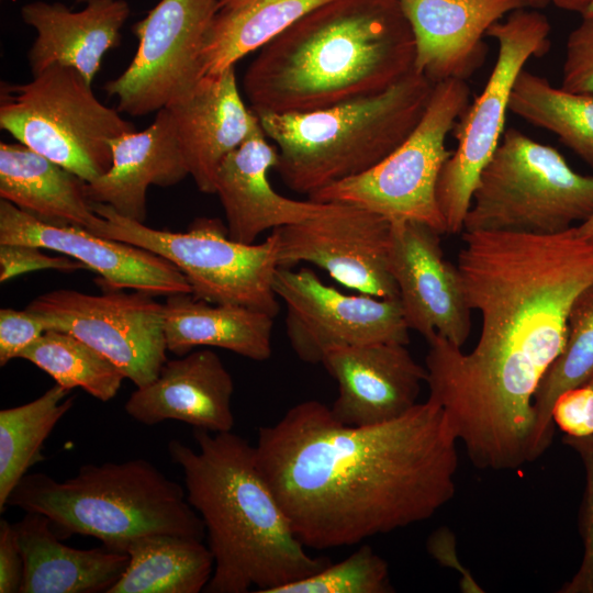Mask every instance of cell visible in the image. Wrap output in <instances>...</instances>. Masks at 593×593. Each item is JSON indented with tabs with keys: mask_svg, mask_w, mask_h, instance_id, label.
I'll return each instance as SVG.
<instances>
[{
	"mask_svg": "<svg viewBox=\"0 0 593 593\" xmlns=\"http://www.w3.org/2000/svg\"><path fill=\"white\" fill-rule=\"evenodd\" d=\"M457 267L481 315L473 349L426 339L427 400L470 461L511 470L534 461L536 391L567 339L577 296L593 284V243L575 226L552 235L463 232Z\"/></svg>",
	"mask_w": 593,
	"mask_h": 593,
	"instance_id": "6da1fadb",
	"label": "cell"
},
{
	"mask_svg": "<svg viewBox=\"0 0 593 593\" xmlns=\"http://www.w3.org/2000/svg\"><path fill=\"white\" fill-rule=\"evenodd\" d=\"M458 440L427 400L387 423L349 426L316 400L260 427L261 474L309 548L357 545L426 521L455 495Z\"/></svg>",
	"mask_w": 593,
	"mask_h": 593,
	"instance_id": "7a4b0ae2",
	"label": "cell"
},
{
	"mask_svg": "<svg viewBox=\"0 0 593 593\" xmlns=\"http://www.w3.org/2000/svg\"><path fill=\"white\" fill-rule=\"evenodd\" d=\"M414 59L399 0H326L259 49L243 88L256 114L311 112L387 90Z\"/></svg>",
	"mask_w": 593,
	"mask_h": 593,
	"instance_id": "3957f363",
	"label": "cell"
},
{
	"mask_svg": "<svg viewBox=\"0 0 593 593\" xmlns=\"http://www.w3.org/2000/svg\"><path fill=\"white\" fill-rule=\"evenodd\" d=\"M198 449L177 439L170 459L182 469L189 504L200 515L214 568L208 593H270L327 567L298 539L261 474L255 447L233 432L195 428Z\"/></svg>",
	"mask_w": 593,
	"mask_h": 593,
	"instance_id": "277c9868",
	"label": "cell"
},
{
	"mask_svg": "<svg viewBox=\"0 0 593 593\" xmlns=\"http://www.w3.org/2000/svg\"><path fill=\"white\" fill-rule=\"evenodd\" d=\"M8 505L46 516L65 535L90 536L104 547L126 552L136 539L158 534L203 540L204 524L186 490L148 460L83 465L57 481L26 473Z\"/></svg>",
	"mask_w": 593,
	"mask_h": 593,
	"instance_id": "5b68a950",
	"label": "cell"
},
{
	"mask_svg": "<svg viewBox=\"0 0 593 593\" xmlns=\"http://www.w3.org/2000/svg\"><path fill=\"white\" fill-rule=\"evenodd\" d=\"M434 86L413 68L376 94L311 112L257 114L278 148L275 169L288 188L307 197L366 172L412 133Z\"/></svg>",
	"mask_w": 593,
	"mask_h": 593,
	"instance_id": "8992f818",
	"label": "cell"
},
{
	"mask_svg": "<svg viewBox=\"0 0 593 593\" xmlns=\"http://www.w3.org/2000/svg\"><path fill=\"white\" fill-rule=\"evenodd\" d=\"M593 215V176L511 127L482 170L463 232L552 235Z\"/></svg>",
	"mask_w": 593,
	"mask_h": 593,
	"instance_id": "52a82bcc",
	"label": "cell"
},
{
	"mask_svg": "<svg viewBox=\"0 0 593 593\" xmlns=\"http://www.w3.org/2000/svg\"><path fill=\"white\" fill-rule=\"evenodd\" d=\"M0 127L86 182L110 169V139L135 131L76 69L58 65L24 83H1Z\"/></svg>",
	"mask_w": 593,
	"mask_h": 593,
	"instance_id": "ba28073f",
	"label": "cell"
},
{
	"mask_svg": "<svg viewBox=\"0 0 593 593\" xmlns=\"http://www.w3.org/2000/svg\"><path fill=\"white\" fill-rule=\"evenodd\" d=\"M99 221L88 231L131 244L172 262L187 278L192 294L214 304H235L275 317L279 312L273 279L279 268L275 231L260 244L228 236L217 219H195L184 233L160 231L91 202Z\"/></svg>",
	"mask_w": 593,
	"mask_h": 593,
	"instance_id": "9c48e42d",
	"label": "cell"
},
{
	"mask_svg": "<svg viewBox=\"0 0 593 593\" xmlns=\"http://www.w3.org/2000/svg\"><path fill=\"white\" fill-rule=\"evenodd\" d=\"M466 80L434 86L429 102L412 133L390 155L366 172L309 195L315 202L350 203L390 223L413 221L446 234L436 187L451 152L447 135L469 104Z\"/></svg>",
	"mask_w": 593,
	"mask_h": 593,
	"instance_id": "30bf717a",
	"label": "cell"
},
{
	"mask_svg": "<svg viewBox=\"0 0 593 593\" xmlns=\"http://www.w3.org/2000/svg\"><path fill=\"white\" fill-rule=\"evenodd\" d=\"M550 30L546 15L521 8L486 31L497 43L495 64L483 90L454 126L457 147L444 164L436 187L448 234L463 231L479 177L504 133L515 80L528 59L548 51Z\"/></svg>",
	"mask_w": 593,
	"mask_h": 593,
	"instance_id": "8fae6325",
	"label": "cell"
},
{
	"mask_svg": "<svg viewBox=\"0 0 593 593\" xmlns=\"http://www.w3.org/2000/svg\"><path fill=\"white\" fill-rule=\"evenodd\" d=\"M217 12L219 0H160L135 23L136 53L104 86L118 110L146 115L190 93L203 77L202 48Z\"/></svg>",
	"mask_w": 593,
	"mask_h": 593,
	"instance_id": "7c38bea8",
	"label": "cell"
},
{
	"mask_svg": "<svg viewBox=\"0 0 593 593\" xmlns=\"http://www.w3.org/2000/svg\"><path fill=\"white\" fill-rule=\"evenodd\" d=\"M26 310L42 316L48 329L70 333L94 348L136 387L156 379L167 361L164 304L150 293L57 289L35 298Z\"/></svg>",
	"mask_w": 593,
	"mask_h": 593,
	"instance_id": "4fadbf2b",
	"label": "cell"
},
{
	"mask_svg": "<svg viewBox=\"0 0 593 593\" xmlns=\"http://www.w3.org/2000/svg\"><path fill=\"white\" fill-rule=\"evenodd\" d=\"M273 290L287 307L286 333L292 350L304 362L320 363L336 346L410 342L399 298L346 294L307 268L279 267Z\"/></svg>",
	"mask_w": 593,
	"mask_h": 593,
	"instance_id": "5bb4252c",
	"label": "cell"
},
{
	"mask_svg": "<svg viewBox=\"0 0 593 593\" xmlns=\"http://www.w3.org/2000/svg\"><path fill=\"white\" fill-rule=\"evenodd\" d=\"M324 203L318 214L273 230L279 267L310 262L360 293L399 298L389 266L391 223L350 203Z\"/></svg>",
	"mask_w": 593,
	"mask_h": 593,
	"instance_id": "9a60e30c",
	"label": "cell"
},
{
	"mask_svg": "<svg viewBox=\"0 0 593 593\" xmlns=\"http://www.w3.org/2000/svg\"><path fill=\"white\" fill-rule=\"evenodd\" d=\"M440 235L418 222L391 223L389 266L409 328L425 339L438 334L461 348L472 310L458 267L444 256Z\"/></svg>",
	"mask_w": 593,
	"mask_h": 593,
	"instance_id": "2e32d148",
	"label": "cell"
},
{
	"mask_svg": "<svg viewBox=\"0 0 593 593\" xmlns=\"http://www.w3.org/2000/svg\"><path fill=\"white\" fill-rule=\"evenodd\" d=\"M0 244L33 245L69 256L97 272L105 290L192 293L186 276L164 257L83 227L45 223L4 199L0 200Z\"/></svg>",
	"mask_w": 593,
	"mask_h": 593,
	"instance_id": "e0dca14e",
	"label": "cell"
},
{
	"mask_svg": "<svg viewBox=\"0 0 593 593\" xmlns=\"http://www.w3.org/2000/svg\"><path fill=\"white\" fill-rule=\"evenodd\" d=\"M337 383L331 412L349 426H369L395 419L417 404L426 369L406 345L371 343L336 346L321 361Z\"/></svg>",
	"mask_w": 593,
	"mask_h": 593,
	"instance_id": "ac0fdd59",
	"label": "cell"
},
{
	"mask_svg": "<svg viewBox=\"0 0 593 593\" xmlns=\"http://www.w3.org/2000/svg\"><path fill=\"white\" fill-rule=\"evenodd\" d=\"M415 43L414 70L436 85L466 80L483 63L486 31L528 0H399Z\"/></svg>",
	"mask_w": 593,
	"mask_h": 593,
	"instance_id": "d6986e66",
	"label": "cell"
},
{
	"mask_svg": "<svg viewBox=\"0 0 593 593\" xmlns=\"http://www.w3.org/2000/svg\"><path fill=\"white\" fill-rule=\"evenodd\" d=\"M166 108L189 175L201 192L215 193L221 163L260 127L240 97L235 66L203 76L190 93Z\"/></svg>",
	"mask_w": 593,
	"mask_h": 593,
	"instance_id": "ffe728a7",
	"label": "cell"
},
{
	"mask_svg": "<svg viewBox=\"0 0 593 593\" xmlns=\"http://www.w3.org/2000/svg\"><path fill=\"white\" fill-rule=\"evenodd\" d=\"M234 382L211 349L167 360L156 379L136 387L124 409L134 421L152 426L171 419L210 433L232 432Z\"/></svg>",
	"mask_w": 593,
	"mask_h": 593,
	"instance_id": "44dd1931",
	"label": "cell"
},
{
	"mask_svg": "<svg viewBox=\"0 0 593 593\" xmlns=\"http://www.w3.org/2000/svg\"><path fill=\"white\" fill-rule=\"evenodd\" d=\"M277 161L278 149L268 143L260 125L221 163L215 193L233 240L254 244L257 236L269 228L299 223L324 210V202L292 200L271 187L268 175Z\"/></svg>",
	"mask_w": 593,
	"mask_h": 593,
	"instance_id": "7402d4cb",
	"label": "cell"
},
{
	"mask_svg": "<svg viewBox=\"0 0 593 593\" xmlns=\"http://www.w3.org/2000/svg\"><path fill=\"white\" fill-rule=\"evenodd\" d=\"M128 15L125 0H91L80 11L60 2L24 4L22 20L36 32L27 53L32 76L58 65L76 69L92 85L105 53L120 45Z\"/></svg>",
	"mask_w": 593,
	"mask_h": 593,
	"instance_id": "603a6c76",
	"label": "cell"
},
{
	"mask_svg": "<svg viewBox=\"0 0 593 593\" xmlns=\"http://www.w3.org/2000/svg\"><path fill=\"white\" fill-rule=\"evenodd\" d=\"M110 146L112 165L105 174L86 183V197L144 223L148 187H170L189 175L169 110H159L145 130L110 139Z\"/></svg>",
	"mask_w": 593,
	"mask_h": 593,
	"instance_id": "cb8c5ba5",
	"label": "cell"
},
{
	"mask_svg": "<svg viewBox=\"0 0 593 593\" xmlns=\"http://www.w3.org/2000/svg\"><path fill=\"white\" fill-rule=\"evenodd\" d=\"M14 527L24 563L19 593H107L128 562L126 552L63 544L38 513H26Z\"/></svg>",
	"mask_w": 593,
	"mask_h": 593,
	"instance_id": "d4e9b609",
	"label": "cell"
},
{
	"mask_svg": "<svg viewBox=\"0 0 593 593\" xmlns=\"http://www.w3.org/2000/svg\"><path fill=\"white\" fill-rule=\"evenodd\" d=\"M273 317L250 307L214 304L192 293L167 295L164 332L167 350L177 356L197 346H212L256 361L272 353Z\"/></svg>",
	"mask_w": 593,
	"mask_h": 593,
	"instance_id": "484cf974",
	"label": "cell"
},
{
	"mask_svg": "<svg viewBox=\"0 0 593 593\" xmlns=\"http://www.w3.org/2000/svg\"><path fill=\"white\" fill-rule=\"evenodd\" d=\"M86 181L21 143L0 144V197L54 225L89 230L100 219L87 199Z\"/></svg>",
	"mask_w": 593,
	"mask_h": 593,
	"instance_id": "4316f807",
	"label": "cell"
},
{
	"mask_svg": "<svg viewBox=\"0 0 593 593\" xmlns=\"http://www.w3.org/2000/svg\"><path fill=\"white\" fill-rule=\"evenodd\" d=\"M127 566L107 593H199L214 568L202 540L168 534L148 535L126 549Z\"/></svg>",
	"mask_w": 593,
	"mask_h": 593,
	"instance_id": "83f0119b",
	"label": "cell"
},
{
	"mask_svg": "<svg viewBox=\"0 0 593 593\" xmlns=\"http://www.w3.org/2000/svg\"><path fill=\"white\" fill-rule=\"evenodd\" d=\"M326 0H255L232 11H219L204 40L203 76L219 74L260 49Z\"/></svg>",
	"mask_w": 593,
	"mask_h": 593,
	"instance_id": "f1b7e54d",
	"label": "cell"
},
{
	"mask_svg": "<svg viewBox=\"0 0 593 593\" xmlns=\"http://www.w3.org/2000/svg\"><path fill=\"white\" fill-rule=\"evenodd\" d=\"M70 390L56 383L25 404L0 411V512L29 469L43 459L42 448L60 418L72 407Z\"/></svg>",
	"mask_w": 593,
	"mask_h": 593,
	"instance_id": "f546056e",
	"label": "cell"
},
{
	"mask_svg": "<svg viewBox=\"0 0 593 593\" xmlns=\"http://www.w3.org/2000/svg\"><path fill=\"white\" fill-rule=\"evenodd\" d=\"M508 110L547 130L593 166V94L553 87L545 77L523 69L514 83Z\"/></svg>",
	"mask_w": 593,
	"mask_h": 593,
	"instance_id": "4dcf8cb0",
	"label": "cell"
},
{
	"mask_svg": "<svg viewBox=\"0 0 593 593\" xmlns=\"http://www.w3.org/2000/svg\"><path fill=\"white\" fill-rule=\"evenodd\" d=\"M593 376V284L574 300L567 322L563 350L542 378L535 398L534 460L551 444L555 424L552 407L563 392Z\"/></svg>",
	"mask_w": 593,
	"mask_h": 593,
	"instance_id": "1f68e13d",
	"label": "cell"
},
{
	"mask_svg": "<svg viewBox=\"0 0 593 593\" xmlns=\"http://www.w3.org/2000/svg\"><path fill=\"white\" fill-rule=\"evenodd\" d=\"M20 358L34 363L67 390L81 388L102 402L113 399L125 379L102 354L58 329L46 331Z\"/></svg>",
	"mask_w": 593,
	"mask_h": 593,
	"instance_id": "d6a6232c",
	"label": "cell"
},
{
	"mask_svg": "<svg viewBox=\"0 0 593 593\" xmlns=\"http://www.w3.org/2000/svg\"><path fill=\"white\" fill-rule=\"evenodd\" d=\"M393 592L387 561L370 546H360L346 559L270 593H389Z\"/></svg>",
	"mask_w": 593,
	"mask_h": 593,
	"instance_id": "836d02e7",
	"label": "cell"
},
{
	"mask_svg": "<svg viewBox=\"0 0 593 593\" xmlns=\"http://www.w3.org/2000/svg\"><path fill=\"white\" fill-rule=\"evenodd\" d=\"M563 441L580 456L585 470V491L580 514L583 558L575 574L560 593H593V437H563Z\"/></svg>",
	"mask_w": 593,
	"mask_h": 593,
	"instance_id": "e575fe53",
	"label": "cell"
},
{
	"mask_svg": "<svg viewBox=\"0 0 593 593\" xmlns=\"http://www.w3.org/2000/svg\"><path fill=\"white\" fill-rule=\"evenodd\" d=\"M566 91L593 94V22H582L569 34L561 86Z\"/></svg>",
	"mask_w": 593,
	"mask_h": 593,
	"instance_id": "d590c367",
	"label": "cell"
},
{
	"mask_svg": "<svg viewBox=\"0 0 593 593\" xmlns=\"http://www.w3.org/2000/svg\"><path fill=\"white\" fill-rule=\"evenodd\" d=\"M41 247L25 244H0V281L35 270L71 272L87 267L69 256H49Z\"/></svg>",
	"mask_w": 593,
	"mask_h": 593,
	"instance_id": "8d00e7d4",
	"label": "cell"
},
{
	"mask_svg": "<svg viewBox=\"0 0 593 593\" xmlns=\"http://www.w3.org/2000/svg\"><path fill=\"white\" fill-rule=\"evenodd\" d=\"M552 421L566 437H593V376L558 396Z\"/></svg>",
	"mask_w": 593,
	"mask_h": 593,
	"instance_id": "74e56055",
	"label": "cell"
},
{
	"mask_svg": "<svg viewBox=\"0 0 593 593\" xmlns=\"http://www.w3.org/2000/svg\"><path fill=\"white\" fill-rule=\"evenodd\" d=\"M48 325L44 318L33 312L13 309L0 310V366L20 358V355L37 340Z\"/></svg>",
	"mask_w": 593,
	"mask_h": 593,
	"instance_id": "f35d334b",
	"label": "cell"
},
{
	"mask_svg": "<svg viewBox=\"0 0 593 593\" xmlns=\"http://www.w3.org/2000/svg\"><path fill=\"white\" fill-rule=\"evenodd\" d=\"M428 555L443 567L456 570L460 574V589L463 593H483L471 572L461 563L457 553L456 536L448 527L435 529L427 538Z\"/></svg>",
	"mask_w": 593,
	"mask_h": 593,
	"instance_id": "ab89813d",
	"label": "cell"
},
{
	"mask_svg": "<svg viewBox=\"0 0 593 593\" xmlns=\"http://www.w3.org/2000/svg\"><path fill=\"white\" fill-rule=\"evenodd\" d=\"M23 557L14 524L0 521V593H18L23 579Z\"/></svg>",
	"mask_w": 593,
	"mask_h": 593,
	"instance_id": "60d3db41",
	"label": "cell"
},
{
	"mask_svg": "<svg viewBox=\"0 0 593 593\" xmlns=\"http://www.w3.org/2000/svg\"><path fill=\"white\" fill-rule=\"evenodd\" d=\"M550 2L559 9L581 14L593 0H550Z\"/></svg>",
	"mask_w": 593,
	"mask_h": 593,
	"instance_id": "b9f144b4",
	"label": "cell"
},
{
	"mask_svg": "<svg viewBox=\"0 0 593 593\" xmlns=\"http://www.w3.org/2000/svg\"><path fill=\"white\" fill-rule=\"evenodd\" d=\"M575 231L581 237L593 243V215L577 225Z\"/></svg>",
	"mask_w": 593,
	"mask_h": 593,
	"instance_id": "7bdbcfd3",
	"label": "cell"
},
{
	"mask_svg": "<svg viewBox=\"0 0 593 593\" xmlns=\"http://www.w3.org/2000/svg\"><path fill=\"white\" fill-rule=\"evenodd\" d=\"M255 0H219V11H232L240 9Z\"/></svg>",
	"mask_w": 593,
	"mask_h": 593,
	"instance_id": "ee69618b",
	"label": "cell"
},
{
	"mask_svg": "<svg viewBox=\"0 0 593 593\" xmlns=\"http://www.w3.org/2000/svg\"><path fill=\"white\" fill-rule=\"evenodd\" d=\"M582 20L593 22V2L581 13Z\"/></svg>",
	"mask_w": 593,
	"mask_h": 593,
	"instance_id": "f6af8a7d",
	"label": "cell"
},
{
	"mask_svg": "<svg viewBox=\"0 0 593 593\" xmlns=\"http://www.w3.org/2000/svg\"><path fill=\"white\" fill-rule=\"evenodd\" d=\"M550 2V0H528V3L530 7L535 8H542L547 5Z\"/></svg>",
	"mask_w": 593,
	"mask_h": 593,
	"instance_id": "bcb514c9",
	"label": "cell"
},
{
	"mask_svg": "<svg viewBox=\"0 0 593 593\" xmlns=\"http://www.w3.org/2000/svg\"><path fill=\"white\" fill-rule=\"evenodd\" d=\"M89 1L91 0H76L77 3H83V4L88 3Z\"/></svg>",
	"mask_w": 593,
	"mask_h": 593,
	"instance_id": "7dc6e473",
	"label": "cell"
}]
</instances>
